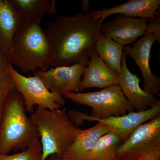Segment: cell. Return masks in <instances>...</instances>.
Wrapping results in <instances>:
<instances>
[{"label": "cell", "mask_w": 160, "mask_h": 160, "mask_svg": "<svg viewBox=\"0 0 160 160\" xmlns=\"http://www.w3.org/2000/svg\"><path fill=\"white\" fill-rule=\"evenodd\" d=\"M146 33H152L155 38L156 41L160 44V10L156 15L147 20Z\"/></svg>", "instance_id": "7402d4cb"}, {"label": "cell", "mask_w": 160, "mask_h": 160, "mask_svg": "<svg viewBox=\"0 0 160 160\" xmlns=\"http://www.w3.org/2000/svg\"><path fill=\"white\" fill-rule=\"evenodd\" d=\"M16 89L14 80L8 70L0 73V126L10 92Z\"/></svg>", "instance_id": "ffe728a7"}, {"label": "cell", "mask_w": 160, "mask_h": 160, "mask_svg": "<svg viewBox=\"0 0 160 160\" xmlns=\"http://www.w3.org/2000/svg\"><path fill=\"white\" fill-rule=\"evenodd\" d=\"M8 70L14 80L16 90L22 96L26 112L33 113L36 105L43 109L52 110L61 109L66 104L62 96L48 90L37 76H24L10 64Z\"/></svg>", "instance_id": "8992f818"}, {"label": "cell", "mask_w": 160, "mask_h": 160, "mask_svg": "<svg viewBox=\"0 0 160 160\" xmlns=\"http://www.w3.org/2000/svg\"><path fill=\"white\" fill-rule=\"evenodd\" d=\"M122 142L118 135L110 131L100 138L83 160H116L117 152Z\"/></svg>", "instance_id": "d6986e66"}, {"label": "cell", "mask_w": 160, "mask_h": 160, "mask_svg": "<svg viewBox=\"0 0 160 160\" xmlns=\"http://www.w3.org/2000/svg\"><path fill=\"white\" fill-rule=\"evenodd\" d=\"M118 86L125 97L137 112L150 109L159 101L154 96L147 93L140 86V79L129 71L126 63V56L123 53L122 71L119 75Z\"/></svg>", "instance_id": "8fae6325"}, {"label": "cell", "mask_w": 160, "mask_h": 160, "mask_svg": "<svg viewBox=\"0 0 160 160\" xmlns=\"http://www.w3.org/2000/svg\"><path fill=\"white\" fill-rule=\"evenodd\" d=\"M63 97L73 102L91 107L92 112L90 115L82 112L81 118L84 122L104 119L111 116H121L126 114L127 112L135 110L118 85L108 86L98 91L67 92L63 94Z\"/></svg>", "instance_id": "5b68a950"}, {"label": "cell", "mask_w": 160, "mask_h": 160, "mask_svg": "<svg viewBox=\"0 0 160 160\" xmlns=\"http://www.w3.org/2000/svg\"><path fill=\"white\" fill-rule=\"evenodd\" d=\"M17 11L25 18L41 23L47 13L56 11L55 0H10Z\"/></svg>", "instance_id": "ac0fdd59"}, {"label": "cell", "mask_w": 160, "mask_h": 160, "mask_svg": "<svg viewBox=\"0 0 160 160\" xmlns=\"http://www.w3.org/2000/svg\"><path fill=\"white\" fill-rule=\"evenodd\" d=\"M160 152V115L138 126L118 149L116 160H134Z\"/></svg>", "instance_id": "52a82bcc"}, {"label": "cell", "mask_w": 160, "mask_h": 160, "mask_svg": "<svg viewBox=\"0 0 160 160\" xmlns=\"http://www.w3.org/2000/svg\"><path fill=\"white\" fill-rule=\"evenodd\" d=\"M160 0H130L128 2L101 10H92L90 13L96 19L102 22L111 15L119 14L125 16L148 19L156 15L160 10Z\"/></svg>", "instance_id": "5bb4252c"}, {"label": "cell", "mask_w": 160, "mask_h": 160, "mask_svg": "<svg viewBox=\"0 0 160 160\" xmlns=\"http://www.w3.org/2000/svg\"><path fill=\"white\" fill-rule=\"evenodd\" d=\"M30 118L38 131L42 147L41 160H46L52 155L62 158L80 129L69 119L65 109L52 110L37 106Z\"/></svg>", "instance_id": "3957f363"}, {"label": "cell", "mask_w": 160, "mask_h": 160, "mask_svg": "<svg viewBox=\"0 0 160 160\" xmlns=\"http://www.w3.org/2000/svg\"><path fill=\"white\" fill-rule=\"evenodd\" d=\"M41 23L33 20L25 21L16 33L6 56L8 63L23 72L35 74L38 70H48L50 48Z\"/></svg>", "instance_id": "7a4b0ae2"}, {"label": "cell", "mask_w": 160, "mask_h": 160, "mask_svg": "<svg viewBox=\"0 0 160 160\" xmlns=\"http://www.w3.org/2000/svg\"><path fill=\"white\" fill-rule=\"evenodd\" d=\"M119 82V75L111 70L94 49L83 72L78 92L92 87L104 89Z\"/></svg>", "instance_id": "4fadbf2b"}, {"label": "cell", "mask_w": 160, "mask_h": 160, "mask_svg": "<svg viewBox=\"0 0 160 160\" xmlns=\"http://www.w3.org/2000/svg\"><path fill=\"white\" fill-rule=\"evenodd\" d=\"M46 160H62V159L60 158L57 156L56 155H52L50 156Z\"/></svg>", "instance_id": "484cf974"}, {"label": "cell", "mask_w": 160, "mask_h": 160, "mask_svg": "<svg viewBox=\"0 0 160 160\" xmlns=\"http://www.w3.org/2000/svg\"><path fill=\"white\" fill-rule=\"evenodd\" d=\"M90 5L88 0H84L83 1L82 5V9L85 12V13L87 14L89 13V8Z\"/></svg>", "instance_id": "d4e9b609"}, {"label": "cell", "mask_w": 160, "mask_h": 160, "mask_svg": "<svg viewBox=\"0 0 160 160\" xmlns=\"http://www.w3.org/2000/svg\"><path fill=\"white\" fill-rule=\"evenodd\" d=\"M147 19L118 15L102 25V32L123 46L146 34Z\"/></svg>", "instance_id": "30bf717a"}, {"label": "cell", "mask_w": 160, "mask_h": 160, "mask_svg": "<svg viewBox=\"0 0 160 160\" xmlns=\"http://www.w3.org/2000/svg\"><path fill=\"white\" fill-rule=\"evenodd\" d=\"M110 129L105 124L98 122L95 126L86 129H80L74 142L62 158V160H83L94 148L100 138Z\"/></svg>", "instance_id": "9a60e30c"}, {"label": "cell", "mask_w": 160, "mask_h": 160, "mask_svg": "<svg viewBox=\"0 0 160 160\" xmlns=\"http://www.w3.org/2000/svg\"><path fill=\"white\" fill-rule=\"evenodd\" d=\"M42 158V147L39 139L18 153L10 155L0 154V160H41Z\"/></svg>", "instance_id": "44dd1931"}, {"label": "cell", "mask_w": 160, "mask_h": 160, "mask_svg": "<svg viewBox=\"0 0 160 160\" xmlns=\"http://www.w3.org/2000/svg\"><path fill=\"white\" fill-rule=\"evenodd\" d=\"M152 33H146L132 47L123 46V53L132 58L139 68L143 79L144 90L154 96L159 94L160 79L152 72L149 59L152 46L156 42Z\"/></svg>", "instance_id": "9c48e42d"}, {"label": "cell", "mask_w": 160, "mask_h": 160, "mask_svg": "<svg viewBox=\"0 0 160 160\" xmlns=\"http://www.w3.org/2000/svg\"><path fill=\"white\" fill-rule=\"evenodd\" d=\"M26 112L22 94L16 89L12 91L0 126V154L23 151L39 139L37 128Z\"/></svg>", "instance_id": "277c9868"}, {"label": "cell", "mask_w": 160, "mask_h": 160, "mask_svg": "<svg viewBox=\"0 0 160 160\" xmlns=\"http://www.w3.org/2000/svg\"><path fill=\"white\" fill-rule=\"evenodd\" d=\"M102 25L90 12L61 16L49 22L44 32L50 46V67L87 66Z\"/></svg>", "instance_id": "6da1fadb"}, {"label": "cell", "mask_w": 160, "mask_h": 160, "mask_svg": "<svg viewBox=\"0 0 160 160\" xmlns=\"http://www.w3.org/2000/svg\"><path fill=\"white\" fill-rule=\"evenodd\" d=\"M25 21L10 0H0V46L6 57L14 36Z\"/></svg>", "instance_id": "2e32d148"}, {"label": "cell", "mask_w": 160, "mask_h": 160, "mask_svg": "<svg viewBox=\"0 0 160 160\" xmlns=\"http://www.w3.org/2000/svg\"><path fill=\"white\" fill-rule=\"evenodd\" d=\"M160 115V101L153 107L142 112L131 111L121 116H111L104 119H95L109 127L110 131L118 135L125 142L138 126Z\"/></svg>", "instance_id": "7c38bea8"}, {"label": "cell", "mask_w": 160, "mask_h": 160, "mask_svg": "<svg viewBox=\"0 0 160 160\" xmlns=\"http://www.w3.org/2000/svg\"><path fill=\"white\" fill-rule=\"evenodd\" d=\"M134 160H160V152H155L142 156Z\"/></svg>", "instance_id": "cb8c5ba5"}, {"label": "cell", "mask_w": 160, "mask_h": 160, "mask_svg": "<svg viewBox=\"0 0 160 160\" xmlns=\"http://www.w3.org/2000/svg\"><path fill=\"white\" fill-rule=\"evenodd\" d=\"M86 67L76 64L71 66L54 67L46 71L38 70L34 74L41 79L51 92L63 96L67 92H78Z\"/></svg>", "instance_id": "ba28073f"}, {"label": "cell", "mask_w": 160, "mask_h": 160, "mask_svg": "<svg viewBox=\"0 0 160 160\" xmlns=\"http://www.w3.org/2000/svg\"><path fill=\"white\" fill-rule=\"evenodd\" d=\"M9 64L6 55L0 46V73L8 70Z\"/></svg>", "instance_id": "603a6c76"}, {"label": "cell", "mask_w": 160, "mask_h": 160, "mask_svg": "<svg viewBox=\"0 0 160 160\" xmlns=\"http://www.w3.org/2000/svg\"><path fill=\"white\" fill-rule=\"evenodd\" d=\"M123 46L101 32L96 43L94 50L111 70L120 75L122 71Z\"/></svg>", "instance_id": "e0dca14e"}]
</instances>
